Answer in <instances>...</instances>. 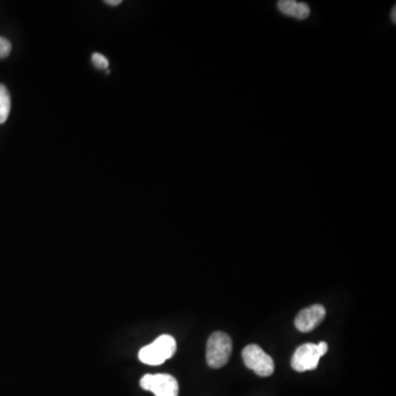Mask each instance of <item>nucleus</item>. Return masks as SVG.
Listing matches in <instances>:
<instances>
[{
	"label": "nucleus",
	"mask_w": 396,
	"mask_h": 396,
	"mask_svg": "<svg viewBox=\"0 0 396 396\" xmlns=\"http://www.w3.org/2000/svg\"><path fill=\"white\" fill-rule=\"evenodd\" d=\"M176 351V339L170 335H162L139 351V359L149 366H160L172 358Z\"/></svg>",
	"instance_id": "1"
},
{
	"label": "nucleus",
	"mask_w": 396,
	"mask_h": 396,
	"mask_svg": "<svg viewBox=\"0 0 396 396\" xmlns=\"http://www.w3.org/2000/svg\"><path fill=\"white\" fill-rule=\"evenodd\" d=\"M232 352V341L227 334L216 331L209 337L206 349V361L213 369L227 364Z\"/></svg>",
	"instance_id": "2"
},
{
	"label": "nucleus",
	"mask_w": 396,
	"mask_h": 396,
	"mask_svg": "<svg viewBox=\"0 0 396 396\" xmlns=\"http://www.w3.org/2000/svg\"><path fill=\"white\" fill-rule=\"evenodd\" d=\"M328 351V345L325 341L317 343H305L295 351L292 358V368L297 372L315 370L320 358Z\"/></svg>",
	"instance_id": "3"
},
{
	"label": "nucleus",
	"mask_w": 396,
	"mask_h": 396,
	"mask_svg": "<svg viewBox=\"0 0 396 396\" xmlns=\"http://www.w3.org/2000/svg\"><path fill=\"white\" fill-rule=\"evenodd\" d=\"M242 358L246 368L258 376H270L275 372V361L258 345H246L242 351Z\"/></svg>",
	"instance_id": "4"
},
{
	"label": "nucleus",
	"mask_w": 396,
	"mask_h": 396,
	"mask_svg": "<svg viewBox=\"0 0 396 396\" xmlns=\"http://www.w3.org/2000/svg\"><path fill=\"white\" fill-rule=\"evenodd\" d=\"M140 385L145 391H150L155 396H178V381L170 374H145L143 376Z\"/></svg>",
	"instance_id": "5"
},
{
	"label": "nucleus",
	"mask_w": 396,
	"mask_h": 396,
	"mask_svg": "<svg viewBox=\"0 0 396 396\" xmlns=\"http://www.w3.org/2000/svg\"><path fill=\"white\" fill-rule=\"evenodd\" d=\"M326 316V310L322 305H312L310 308L301 310L300 314L295 318V327L302 331L308 333L315 329Z\"/></svg>",
	"instance_id": "6"
},
{
	"label": "nucleus",
	"mask_w": 396,
	"mask_h": 396,
	"mask_svg": "<svg viewBox=\"0 0 396 396\" xmlns=\"http://www.w3.org/2000/svg\"><path fill=\"white\" fill-rule=\"evenodd\" d=\"M281 13L285 15H290L293 18L298 19V20H304L308 18L310 13V8L304 3H296L294 0H282L277 3Z\"/></svg>",
	"instance_id": "7"
},
{
	"label": "nucleus",
	"mask_w": 396,
	"mask_h": 396,
	"mask_svg": "<svg viewBox=\"0 0 396 396\" xmlns=\"http://www.w3.org/2000/svg\"><path fill=\"white\" fill-rule=\"evenodd\" d=\"M11 98L5 85L0 84V124L7 121L11 114Z\"/></svg>",
	"instance_id": "8"
},
{
	"label": "nucleus",
	"mask_w": 396,
	"mask_h": 396,
	"mask_svg": "<svg viewBox=\"0 0 396 396\" xmlns=\"http://www.w3.org/2000/svg\"><path fill=\"white\" fill-rule=\"evenodd\" d=\"M92 61L97 69L99 70H108L110 66V61L107 59L106 56L100 53H94L92 55Z\"/></svg>",
	"instance_id": "9"
},
{
	"label": "nucleus",
	"mask_w": 396,
	"mask_h": 396,
	"mask_svg": "<svg viewBox=\"0 0 396 396\" xmlns=\"http://www.w3.org/2000/svg\"><path fill=\"white\" fill-rule=\"evenodd\" d=\"M11 44L7 39L0 37V59L7 58L11 52Z\"/></svg>",
	"instance_id": "10"
},
{
	"label": "nucleus",
	"mask_w": 396,
	"mask_h": 396,
	"mask_svg": "<svg viewBox=\"0 0 396 396\" xmlns=\"http://www.w3.org/2000/svg\"><path fill=\"white\" fill-rule=\"evenodd\" d=\"M105 3L110 6H119L122 3L121 0H106Z\"/></svg>",
	"instance_id": "11"
},
{
	"label": "nucleus",
	"mask_w": 396,
	"mask_h": 396,
	"mask_svg": "<svg viewBox=\"0 0 396 396\" xmlns=\"http://www.w3.org/2000/svg\"><path fill=\"white\" fill-rule=\"evenodd\" d=\"M391 18H392V21H393V22L395 23V21H396V7H394L393 11H392Z\"/></svg>",
	"instance_id": "12"
}]
</instances>
